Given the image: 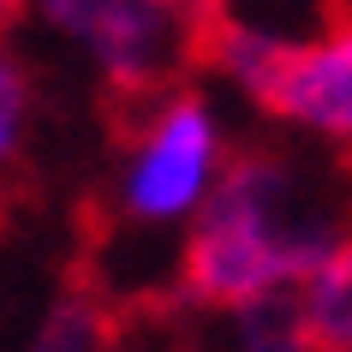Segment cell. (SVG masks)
<instances>
[{"label":"cell","mask_w":352,"mask_h":352,"mask_svg":"<svg viewBox=\"0 0 352 352\" xmlns=\"http://www.w3.org/2000/svg\"><path fill=\"white\" fill-rule=\"evenodd\" d=\"M346 239L340 209L322 197V179L275 155H233L191 227L179 233V287L204 311H239L287 298L322 251Z\"/></svg>","instance_id":"6da1fadb"},{"label":"cell","mask_w":352,"mask_h":352,"mask_svg":"<svg viewBox=\"0 0 352 352\" xmlns=\"http://www.w3.org/2000/svg\"><path fill=\"white\" fill-rule=\"evenodd\" d=\"M233 167V131L215 96L162 84L149 90L138 126H131L120 162H113V221L126 239L179 251V233L191 215L215 197V186Z\"/></svg>","instance_id":"7a4b0ae2"},{"label":"cell","mask_w":352,"mask_h":352,"mask_svg":"<svg viewBox=\"0 0 352 352\" xmlns=\"http://www.w3.org/2000/svg\"><path fill=\"white\" fill-rule=\"evenodd\" d=\"M24 12L60 54L126 96L173 84L197 54V0H24Z\"/></svg>","instance_id":"3957f363"},{"label":"cell","mask_w":352,"mask_h":352,"mask_svg":"<svg viewBox=\"0 0 352 352\" xmlns=\"http://www.w3.org/2000/svg\"><path fill=\"white\" fill-rule=\"evenodd\" d=\"M329 19V0H197V48H209L221 84L263 102L275 66Z\"/></svg>","instance_id":"277c9868"},{"label":"cell","mask_w":352,"mask_h":352,"mask_svg":"<svg viewBox=\"0 0 352 352\" xmlns=\"http://www.w3.org/2000/svg\"><path fill=\"white\" fill-rule=\"evenodd\" d=\"M305 144H346L352 138V24L329 19L275 66L257 102Z\"/></svg>","instance_id":"5b68a950"},{"label":"cell","mask_w":352,"mask_h":352,"mask_svg":"<svg viewBox=\"0 0 352 352\" xmlns=\"http://www.w3.org/2000/svg\"><path fill=\"white\" fill-rule=\"evenodd\" d=\"M287 311L316 352H352V251L346 239L322 251L305 275L287 287Z\"/></svg>","instance_id":"8992f818"},{"label":"cell","mask_w":352,"mask_h":352,"mask_svg":"<svg viewBox=\"0 0 352 352\" xmlns=\"http://www.w3.org/2000/svg\"><path fill=\"white\" fill-rule=\"evenodd\" d=\"M197 352H316V346L293 322L287 298H269V305H239V311H209V322L197 329Z\"/></svg>","instance_id":"52a82bcc"},{"label":"cell","mask_w":352,"mask_h":352,"mask_svg":"<svg viewBox=\"0 0 352 352\" xmlns=\"http://www.w3.org/2000/svg\"><path fill=\"white\" fill-rule=\"evenodd\" d=\"M30 131H36V72L19 42L0 36V179L19 167Z\"/></svg>","instance_id":"ba28073f"},{"label":"cell","mask_w":352,"mask_h":352,"mask_svg":"<svg viewBox=\"0 0 352 352\" xmlns=\"http://www.w3.org/2000/svg\"><path fill=\"white\" fill-rule=\"evenodd\" d=\"M108 311L96 298H60L54 311L36 322L24 352H108Z\"/></svg>","instance_id":"9c48e42d"}]
</instances>
